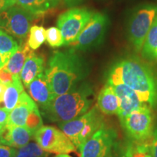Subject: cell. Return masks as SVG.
Masks as SVG:
<instances>
[{"mask_svg":"<svg viewBox=\"0 0 157 157\" xmlns=\"http://www.w3.org/2000/svg\"><path fill=\"white\" fill-rule=\"evenodd\" d=\"M106 83L126 85L148 106L157 107V72L140 59L128 57L113 63L107 73Z\"/></svg>","mask_w":157,"mask_h":157,"instance_id":"6da1fadb","label":"cell"},{"mask_svg":"<svg viewBox=\"0 0 157 157\" xmlns=\"http://www.w3.org/2000/svg\"><path fill=\"white\" fill-rule=\"evenodd\" d=\"M44 73L52 93L58 96L82 83L89 74L90 67L85 59L71 48L54 52Z\"/></svg>","mask_w":157,"mask_h":157,"instance_id":"7a4b0ae2","label":"cell"},{"mask_svg":"<svg viewBox=\"0 0 157 157\" xmlns=\"http://www.w3.org/2000/svg\"><path fill=\"white\" fill-rule=\"evenodd\" d=\"M95 94L90 83L83 82L55 99L41 113L45 119L58 124L65 123L81 117L93 106Z\"/></svg>","mask_w":157,"mask_h":157,"instance_id":"3957f363","label":"cell"},{"mask_svg":"<svg viewBox=\"0 0 157 157\" xmlns=\"http://www.w3.org/2000/svg\"><path fill=\"white\" fill-rule=\"evenodd\" d=\"M104 125L103 115L96 105L81 117L67 122L58 124L60 129L78 150Z\"/></svg>","mask_w":157,"mask_h":157,"instance_id":"277c9868","label":"cell"},{"mask_svg":"<svg viewBox=\"0 0 157 157\" xmlns=\"http://www.w3.org/2000/svg\"><path fill=\"white\" fill-rule=\"evenodd\" d=\"M157 15V5L140 6L133 12L127 24V37L133 50L141 52L145 39Z\"/></svg>","mask_w":157,"mask_h":157,"instance_id":"5b68a950","label":"cell"},{"mask_svg":"<svg viewBox=\"0 0 157 157\" xmlns=\"http://www.w3.org/2000/svg\"><path fill=\"white\" fill-rule=\"evenodd\" d=\"M121 127L134 143H142L150 140L154 131V116L152 109L144 105L120 119Z\"/></svg>","mask_w":157,"mask_h":157,"instance_id":"8992f818","label":"cell"},{"mask_svg":"<svg viewBox=\"0 0 157 157\" xmlns=\"http://www.w3.org/2000/svg\"><path fill=\"white\" fill-rule=\"evenodd\" d=\"M119 144L115 129L104 125L80 147V157H113Z\"/></svg>","mask_w":157,"mask_h":157,"instance_id":"52a82bcc","label":"cell"},{"mask_svg":"<svg viewBox=\"0 0 157 157\" xmlns=\"http://www.w3.org/2000/svg\"><path fill=\"white\" fill-rule=\"evenodd\" d=\"M109 23V17L105 13H95L77 38L69 46L74 50L80 51L98 48L103 42Z\"/></svg>","mask_w":157,"mask_h":157,"instance_id":"ba28073f","label":"cell"},{"mask_svg":"<svg viewBox=\"0 0 157 157\" xmlns=\"http://www.w3.org/2000/svg\"><path fill=\"white\" fill-rule=\"evenodd\" d=\"M15 5L0 13V29L17 39L20 44L28 34L34 16Z\"/></svg>","mask_w":157,"mask_h":157,"instance_id":"9c48e42d","label":"cell"},{"mask_svg":"<svg viewBox=\"0 0 157 157\" xmlns=\"http://www.w3.org/2000/svg\"><path fill=\"white\" fill-rule=\"evenodd\" d=\"M94 13L87 8L71 7L58 17L57 26L63 36L65 46H68L75 41Z\"/></svg>","mask_w":157,"mask_h":157,"instance_id":"30bf717a","label":"cell"},{"mask_svg":"<svg viewBox=\"0 0 157 157\" xmlns=\"http://www.w3.org/2000/svg\"><path fill=\"white\" fill-rule=\"evenodd\" d=\"M35 141L44 151L53 154H69L75 146L61 129L52 126H42L34 135Z\"/></svg>","mask_w":157,"mask_h":157,"instance_id":"8fae6325","label":"cell"},{"mask_svg":"<svg viewBox=\"0 0 157 157\" xmlns=\"http://www.w3.org/2000/svg\"><path fill=\"white\" fill-rule=\"evenodd\" d=\"M110 85L117 94L120 102L119 111L117 114L119 120L127 117L132 111L140 109L144 105H147L141 101L137 94L127 86L124 84H116V85L110 84Z\"/></svg>","mask_w":157,"mask_h":157,"instance_id":"7c38bea8","label":"cell"},{"mask_svg":"<svg viewBox=\"0 0 157 157\" xmlns=\"http://www.w3.org/2000/svg\"><path fill=\"white\" fill-rule=\"evenodd\" d=\"M27 88L29 96L40 108V110L48 106L56 97L49 86L44 72L39 74Z\"/></svg>","mask_w":157,"mask_h":157,"instance_id":"4fadbf2b","label":"cell"},{"mask_svg":"<svg viewBox=\"0 0 157 157\" xmlns=\"http://www.w3.org/2000/svg\"><path fill=\"white\" fill-rule=\"evenodd\" d=\"M36 106L38 105L32 98L23 91L20 95L17 105L10 112L7 125L25 127L29 114Z\"/></svg>","mask_w":157,"mask_h":157,"instance_id":"5bb4252c","label":"cell"},{"mask_svg":"<svg viewBox=\"0 0 157 157\" xmlns=\"http://www.w3.org/2000/svg\"><path fill=\"white\" fill-rule=\"evenodd\" d=\"M34 134L25 127L6 126L1 130L0 144L21 148L26 146Z\"/></svg>","mask_w":157,"mask_h":157,"instance_id":"9a60e30c","label":"cell"},{"mask_svg":"<svg viewBox=\"0 0 157 157\" xmlns=\"http://www.w3.org/2000/svg\"><path fill=\"white\" fill-rule=\"evenodd\" d=\"M44 58L31 50L20 74L23 85L28 87L39 74L44 71Z\"/></svg>","mask_w":157,"mask_h":157,"instance_id":"2e32d148","label":"cell"},{"mask_svg":"<svg viewBox=\"0 0 157 157\" xmlns=\"http://www.w3.org/2000/svg\"><path fill=\"white\" fill-rule=\"evenodd\" d=\"M96 106L102 113L105 115H114L119 113L120 102L109 84H105L100 91Z\"/></svg>","mask_w":157,"mask_h":157,"instance_id":"e0dca14e","label":"cell"},{"mask_svg":"<svg viewBox=\"0 0 157 157\" xmlns=\"http://www.w3.org/2000/svg\"><path fill=\"white\" fill-rule=\"evenodd\" d=\"M23 91L24 90L21 76L13 75V81L6 85L4 92L2 108L10 112L17 105L20 95Z\"/></svg>","mask_w":157,"mask_h":157,"instance_id":"ac0fdd59","label":"cell"},{"mask_svg":"<svg viewBox=\"0 0 157 157\" xmlns=\"http://www.w3.org/2000/svg\"><path fill=\"white\" fill-rule=\"evenodd\" d=\"M31 50V49L29 48L27 42L20 43L18 48L10 57L8 61L3 68L10 72L13 75L20 76L23 65Z\"/></svg>","mask_w":157,"mask_h":157,"instance_id":"d6986e66","label":"cell"},{"mask_svg":"<svg viewBox=\"0 0 157 157\" xmlns=\"http://www.w3.org/2000/svg\"><path fill=\"white\" fill-rule=\"evenodd\" d=\"M141 54L149 61L157 60V15L145 39Z\"/></svg>","mask_w":157,"mask_h":157,"instance_id":"ffe728a7","label":"cell"},{"mask_svg":"<svg viewBox=\"0 0 157 157\" xmlns=\"http://www.w3.org/2000/svg\"><path fill=\"white\" fill-rule=\"evenodd\" d=\"M16 5L34 17L40 16L52 9L50 0H16Z\"/></svg>","mask_w":157,"mask_h":157,"instance_id":"44dd1931","label":"cell"},{"mask_svg":"<svg viewBox=\"0 0 157 157\" xmlns=\"http://www.w3.org/2000/svg\"><path fill=\"white\" fill-rule=\"evenodd\" d=\"M19 47V43L10 35L0 29V53L2 55L6 62Z\"/></svg>","mask_w":157,"mask_h":157,"instance_id":"7402d4cb","label":"cell"},{"mask_svg":"<svg viewBox=\"0 0 157 157\" xmlns=\"http://www.w3.org/2000/svg\"><path fill=\"white\" fill-rule=\"evenodd\" d=\"M46 40V31L43 26L33 25L29 30L27 44L32 50H36Z\"/></svg>","mask_w":157,"mask_h":157,"instance_id":"603a6c76","label":"cell"},{"mask_svg":"<svg viewBox=\"0 0 157 157\" xmlns=\"http://www.w3.org/2000/svg\"><path fill=\"white\" fill-rule=\"evenodd\" d=\"M46 41L51 48H60L64 45V39L58 27H50L46 31Z\"/></svg>","mask_w":157,"mask_h":157,"instance_id":"cb8c5ba5","label":"cell"},{"mask_svg":"<svg viewBox=\"0 0 157 157\" xmlns=\"http://www.w3.org/2000/svg\"><path fill=\"white\" fill-rule=\"evenodd\" d=\"M42 126L43 121L42 117L39 112V107L36 106L32 110V111L29 114L25 127L34 135V133Z\"/></svg>","mask_w":157,"mask_h":157,"instance_id":"d4e9b609","label":"cell"},{"mask_svg":"<svg viewBox=\"0 0 157 157\" xmlns=\"http://www.w3.org/2000/svg\"><path fill=\"white\" fill-rule=\"evenodd\" d=\"M135 143L129 140L122 145L119 144L113 157H134Z\"/></svg>","mask_w":157,"mask_h":157,"instance_id":"484cf974","label":"cell"},{"mask_svg":"<svg viewBox=\"0 0 157 157\" xmlns=\"http://www.w3.org/2000/svg\"><path fill=\"white\" fill-rule=\"evenodd\" d=\"M151 138L142 143H134V157H153L151 151Z\"/></svg>","mask_w":157,"mask_h":157,"instance_id":"4316f807","label":"cell"},{"mask_svg":"<svg viewBox=\"0 0 157 157\" xmlns=\"http://www.w3.org/2000/svg\"><path fill=\"white\" fill-rule=\"evenodd\" d=\"M25 150L29 151L36 155L37 157H48L49 154L48 152L44 151L43 149L39 146V144L36 142H30L26 146L22 147Z\"/></svg>","mask_w":157,"mask_h":157,"instance_id":"83f0119b","label":"cell"},{"mask_svg":"<svg viewBox=\"0 0 157 157\" xmlns=\"http://www.w3.org/2000/svg\"><path fill=\"white\" fill-rule=\"evenodd\" d=\"M16 153L15 148L0 144V157H15Z\"/></svg>","mask_w":157,"mask_h":157,"instance_id":"f1b7e54d","label":"cell"},{"mask_svg":"<svg viewBox=\"0 0 157 157\" xmlns=\"http://www.w3.org/2000/svg\"><path fill=\"white\" fill-rule=\"evenodd\" d=\"M13 81V75L4 68H0V82L5 85Z\"/></svg>","mask_w":157,"mask_h":157,"instance_id":"f546056e","label":"cell"},{"mask_svg":"<svg viewBox=\"0 0 157 157\" xmlns=\"http://www.w3.org/2000/svg\"><path fill=\"white\" fill-rule=\"evenodd\" d=\"M151 151L153 157H157V124L154 125V131L151 137Z\"/></svg>","mask_w":157,"mask_h":157,"instance_id":"4dcf8cb0","label":"cell"},{"mask_svg":"<svg viewBox=\"0 0 157 157\" xmlns=\"http://www.w3.org/2000/svg\"><path fill=\"white\" fill-rule=\"evenodd\" d=\"M10 111L5 108H0V129H2L7 125Z\"/></svg>","mask_w":157,"mask_h":157,"instance_id":"1f68e13d","label":"cell"},{"mask_svg":"<svg viewBox=\"0 0 157 157\" xmlns=\"http://www.w3.org/2000/svg\"><path fill=\"white\" fill-rule=\"evenodd\" d=\"M15 157H37L32 153L29 151L25 150L23 148H17V153Z\"/></svg>","mask_w":157,"mask_h":157,"instance_id":"d6a6232c","label":"cell"},{"mask_svg":"<svg viewBox=\"0 0 157 157\" xmlns=\"http://www.w3.org/2000/svg\"><path fill=\"white\" fill-rule=\"evenodd\" d=\"M15 4L16 3L14 2L10 1V0H0V13L12 6L15 5Z\"/></svg>","mask_w":157,"mask_h":157,"instance_id":"836d02e7","label":"cell"},{"mask_svg":"<svg viewBox=\"0 0 157 157\" xmlns=\"http://www.w3.org/2000/svg\"><path fill=\"white\" fill-rule=\"evenodd\" d=\"M65 5L69 7H75V6L80 5L84 0H63Z\"/></svg>","mask_w":157,"mask_h":157,"instance_id":"e575fe53","label":"cell"},{"mask_svg":"<svg viewBox=\"0 0 157 157\" xmlns=\"http://www.w3.org/2000/svg\"><path fill=\"white\" fill-rule=\"evenodd\" d=\"M6 88V85L0 82V105L3 102V96H4V92H5Z\"/></svg>","mask_w":157,"mask_h":157,"instance_id":"d590c367","label":"cell"},{"mask_svg":"<svg viewBox=\"0 0 157 157\" xmlns=\"http://www.w3.org/2000/svg\"><path fill=\"white\" fill-rule=\"evenodd\" d=\"M6 63H7V62H6V60H5V58H4L2 55L0 53V68H3Z\"/></svg>","mask_w":157,"mask_h":157,"instance_id":"8d00e7d4","label":"cell"},{"mask_svg":"<svg viewBox=\"0 0 157 157\" xmlns=\"http://www.w3.org/2000/svg\"><path fill=\"white\" fill-rule=\"evenodd\" d=\"M50 1L51 5H52V8H54V7H57V6L59 5V3L60 2L61 0H50Z\"/></svg>","mask_w":157,"mask_h":157,"instance_id":"74e56055","label":"cell"},{"mask_svg":"<svg viewBox=\"0 0 157 157\" xmlns=\"http://www.w3.org/2000/svg\"><path fill=\"white\" fill-rule=\"evenodd\" d=\"M55 157H71L70 155H68V154H58L56 155Z\"/></svg>","mask_w":157,"mask_h":157,"instance_id":"f35d334b","label":"cell"},{"mask_svg":"<svg viewBox=\"0 0 157 157\" xmlns=\"http://www.w3.org/2000/svg\"><path fill=\"white\" fill-rule=\"evenodd\" d=\"M10 1H12V2H14L16 3V0H10Z\"/></svg>","mask_w":157,"mask_h":157,"instance_id":"ab89813d","label":"cell"},{"mask_svg":"<svg viewBox=\"0 0 157 157\" xmlns=\"http://www.w3.org/2000/svg\"><path fill=\"white\" fill-rule=\"evenodd\" d=\"M1 130L2 129H0V141H1Z\"/></svg>","mask_w":157,"mask_h":157,"instance_id":"60d3db41","label":"cell"},{"mask_svg":"<svg viewBox=\"0 0 157 157\" xmlns=\"http://www.w3.org/2000/svg\"></svg>","mask_w":157,"mask_h":157,"instance_id":"b9f144b4","label":"cell"}]
</instances>
